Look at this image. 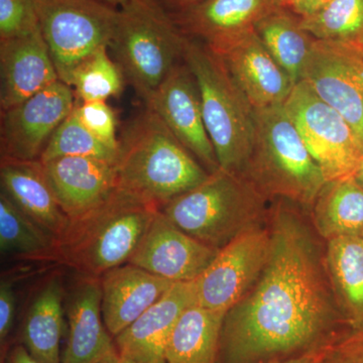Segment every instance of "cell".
Masks as SVG:
<instances>
[{"mask_svg": "<svg viewBox=\"0 0 363 363\" xmlns=\"http://www.w3.org/2000/svg\"><path fill=\"white\" fill-rule=\"evenodd\" d=\"M271 250L259 279L227 311L217 363H277L322 350L346 325L325 252L298 205L274 200ZM348 327V326H347Z\"/></svg>", "mask_w": 363, "mask_h": 363, "instance_id": "6da1fadb", "label": "cell"}, {"mask_svg": "<svg viewBox=\"0 0 363 363\" xmlns=\"http://www.w3.org/2000/svg\"><path fill=\"white\" fill-rule=\"evenodd\" d=\"M116 169L119 190L159 209L210 174L147 107L119 140Z\"/></svg>", "mask_w": 363, "mask_h": 363, "instance_id": "7a4b0ae2", "label": "cell"}, {"mask_svg": "<svg viewBox=\"0 0 363 363\" xmlns=\"http://www.w3.org/2000/svg\"><path fill=\"white\" fill-rule=\"evenodd\" d=\"M159 210L116 188L99 206L70 220L55 242L51 259L99 279L128 264Z\"/></svg>", "mask_w": 363, "mask_h": 363, "instance_id": "3957f363", "label": "cell"}, {"mask_svg": "<svg viewBox=\"0 0 363 363\" xmlns=\"http://www.w3.org/2000/svg\"><path fill=\"white\" fill-rule=\"evenodd\" d=\"M252 152L243 176L267 200L311 208L325 180L285 106L255 111Z\"/></svg>", "mask_w": 363, "mask_h": 363, "instance_id": "277c9868", "label": "cell"}, {"mask_svg": "<svg viewBox=\"0 0 363 363\" xmlns=\"http://www.w3.org/2000/svg\"><path fill=\"white\" fill-rule=\"evenodd\" d=\"M267 201L245 176L220 168L161 211L184 233L220 250L241 233L264 225Z\"/></svg>", "mask_w": 363, "mask_h": 363, "instance_id": "5b68a950", "label": "cell"}, {"mask_svg": "<svg viewBox=\"0 0 363 363\" xmlns=\"http://www.w3.org/2000/svg\"><path fill=\"white\" fill-rule=\"evenodd\" d=\"M197 81L203 116L221 169L243 176L255 136V109L223 62L206 45L186 40L183 56Z\"/></svg>", "mask_w": 363, "mask_h": 363, "instance_id": "8992f818", "label": "cell"}, {"mask_svg": "<svg viewBox=\"0 0 363 363\" xmlns=\"http://www.w3.org/2000/svg\"><path fill=\"white\" fill-rule=\"evenodd\" d=\"M118 16L111 47L121 68L145 101L183 56L187 38L157 0H128Z\"/></svg>", "mask_w": 363, "mask_h": 363, "instance_id": "52a82bcc", "label": "cell"}, {"mask_svg": "<svg viewBox=\"0 0 363 363\" xmlns=\"http://www.w3.org/2000/svg\"><path fill=\"white\" fill-rule=\"evenodd\" d=\"M60 80L68 84L81 62L111 47L118 11L100 0H33Z\"/></svg>", "mask_w": 363, "mask_h": 363, "instance_id": "ba28073f", "label": "cell"}, {"mask_svg": "<svg viewBox=\"0 0 363 363\" xmlns=\"http://www.w3.org/2000/svg\"><path fill=\"white\" fill-rule=\"evenodd\" d=\"M284 106L326 182L354 176L363 140L338 111L305 80L296 84Z\"/></svg>", "mask_w": 363, "mask_h": 363, "instance_id": "9c48e42d", "label": "cell"}, {"mask_svg": "<svg viewBox=\"0 0 363 363\" xmlns=\"http://www.w3.org/2000/svg\"><path fill=\"white\" fill-rule=\"evenodd\" d=\"M271 250L269 227L241 233L195 279L196 304L228 311L259 279Z\"/></svg>", "mask_w": 363, "mask_h": 363, "instance_id": "30bf717a", "label": "cell"}, {"mask_svg": "<svg viewBox=\"0 0 363 363\" xmlns=\"http://www.w3.org/2000/svg\"><path fill=\"white\" fill-rule=\"evenodd\" d=\"M75 106L73 90L59 80L1 111V157L40 161L50 138Z\"/></svg>", "mask_w": 363, "mask_h": 363, "instance_id": "8fae6325", "label": "cell"}, {"mask_svg": "<svg viewBox=\"0 0 363 363\" xmlns=\"http://www.w3.org/2000/svg\"><path fill=\"white\" fill-rule=\"evenodd\" d=\"M145 104L209 173L220 169L205 125L199 87L186 64H177Z\"/></svg>", "mask_w": 363, "mask_h": 363, "instance_id": "7c38bea8", "label": "cell"}, {"mask_svg": "<svg viewBox=\"0 0 363 363\" xmlns=\"http://www.w3.org/2000/svg\"><path fill=\"white\" fill-rule=\"evenodd\" d=\"M208 49L221 59L255 111L285 104L296 86L255 28Z\"/></svg>", "mask_w": 363, "mask_h": 363, "instance_id": "4fadbf2b", "label": "cell"}, {"mask_svg": "<svg viewBox=\"0 0 363 363\" xmlns=\"http://www.w3.org/2000/svg\"><path fill=\"white\" fill-rule=\"evenodd\" d=\"M305 80L363 140V57L344 45L315 40Z\"/></svg>", "mask_w": 363, "mask_h": 363, "instance_id": "5bb4252c", "label": "cell"}, {"mask_svg": "<svg viewBox=\"0 0 363 363\" xmlns=\"http://www.w3.org/2000/svg\"><path fill=\"white\" fill-rule=\"evenodd\" d=\"M218 252L184 233L160 209L128 264L174 283L190 281L207 269Z\"/></svg>", "mask_w": 363, "mask_h": 363, "instance_id": "9a60e30c", "label": "cell"}, {"mask_svg": "<svg viewBox=\"0 0 363 363\" xmlns=\"http://www.w3.org/2000/svg\"><path fill=\"white\" fill-rule=\"evenodd\" d=\"M196 304L194 281H178L128 328L114 337L119 357L140 363H166L167 344L177 322Z\"/></svg>", "mask_w": 363, "mask_h": 363, "instance_id": "2e32d148", "label": "cell"}, {"mask_svg": "<svg viewBox=\"0 0 363 363\" xmlns=\"http://www.w3.org/2000/svg\"><path fill=\"white\" fill-rule=\"evenodd\" d=\"M40 162L70 220L99 206L116 190L114 162L86 157H59Z\"/></svg>", "mask_w": 363, "mask_h": 363, "instance_id": "e0dca14e", "label": "cell"}, {"mask_svg": "<svg viewBox=\"0 0 363 363\" xmlns=\"http://www.w3.org/2000/svg\"><path fill=\"white\" fill-rule=\"evenodd\" d=\"M40 26L13 39L0 40V106L7 111L59 81Z\"/></svg>", "mask_w": 363, "mask_h": 363, "instance_id": "ac0fdd59", "label": "cell"}, {"mask_svg": "<svg viewBox=\"0 0 363 363\" xmlns=\"http://www.w3.org/2000/svg\"><path fill=\"white\" fill-rule=\"evenodd\" d=\"M66 298L69 335L61 363H106L116 357L102 317L100 279L81 276Z\"/></svg>", "mask_w": 363, "mask_h": 363, "instance_id": "d6986e66", "label": "cell"}, {"mask_svg": "<svg viewBox=\"0 0 363 363\" xmlns=\"http://www.w3.org/2000/svg\"><path fill=\"white\" fill-rule=\"evenodd\" d=\"M99 279L102 317L113 337L133 324L175 284L131 264L114 267Z\"/></svg>", "mask_w": 363, "mask_h": 363, "instance_id": "ffe728a7", "label": "cell"}, {"mask_svg": "<svg viewBox=\"0 0 363 363\" xmlns=\"http://www.w3.org/2000/svg\"><path fill=\"white\" fill-rule=\"evenodd\" d=\"M1 192L45 233L58 240L70 219L60 206L40 161L1 157Z\"/></svg>", "mask_w": 363, "mask_h": 363, "instance_id": "44dd1931", "label": "cell"}, {"mask_svg": "<svg viewBox=\"0 0 363 363\" xmlns=\"http://www.w3.org/2000/svg\"><path fill=\"white\" fill-rule=\"evenodd\" d=\"M277 0H202L181 11L176 23L182 32L213 48L255 28L267 13L278 9Z\"/></svg>", "mask_w": 363, "mask_h": 363, "instance_id": "7402d4cb", "label": "cell"}, {"mask_svg": "<svg viewBox=\"0 0 363 363\" xmlns=\"http://www.w3.org/2000/svg\"><path fill=\"white\" fill-rule=\"evenodd\" d=\"M325 264L344 321L350 329H363L362 236L327 240Z\"/></svg>", "mask_w": 363, "mask_h": 363, "instance_id": "603a6c76", "label": "cell"}, {"mask_svg": "<svg viewBox=\"0 0 363 363\" xmlns=\"http://www.w3.org/2000/svg\"><path fill=\"white\" fill-rule=\"evenodd\" d=\"M65 298L61 277H52L33 298L26 313L23 345L40 362L61 363L60 343L63 334Z\"/></svg>", "mask_w": 363, "mask_h": 363, "instance_id": "cb8c5ba5", "label": "cell"}, {"mask_svg": "<svg viewBox=\"0 0 363 363\" xmlns=\"http://www.w3.org/2000/svg\"><path fill=\"white\" fill-rule=\"evenodd\" d=\"M226 313L197 304L187 308L169 336L166 363H217Z\"/></svg>", "mask_w": 363, "mask_h": 363, "instance_id": "d4e9b609", "label": "cell"}, {"mask_svg": "<svg viewBox=\"0 0 363 363\" xmlns=\"http://www.w3.org/2000/svg\"><path fill=\"white\" fill-rule=\"evenodd\" d=\"M311 209L313 225L323 240L362 235L363 186L354 177L326 182Z\"/></svg>", "mask_w": 363, "mask_h": 363, "instance_id": "484cf974", "label": "cell"}, {"mask_svg": "<svg viewBox=\"0 0 363 363\" xmlns=\"http://www.w3.org/2000/svg\"><path fill=\"white\" fill-rule=\"evenodd\" d=\"M277 63L295 84L302 81L315 40L301 26L300 18L285 7L274 9L255 26Z\"/></svg>", "mask_w": 363, "mask_h": 363, "instance_id": "4316f807", "label": "cell"}, {"mask_svg": "<svg viewBox=\"0 0 363 363\" xmlns=\"http://www.w3.org/2000/svg\"><path fill=\"white\" fill-rule=\"evenodd\" d=\"M300 23L314 39L362 51L363 0H332Z\"/></svg>", "mask_w": 363, "mask_h": 363, "instance_id": "83f0119b", "label": "cell"}, {"mask_svg": "<svg viewBox=\"0 0 363 363\" xmlns=\"http://www.w3.org/2000/svg\"><path fill=\"white\" fill-rule=\"evenodd\" d=\"M55 238L45 233L6 194H0V250L2 255L51 259Z\"/></svg>", "mask_w": 363, "mask_h": 363, "instance_id": "f1b7e54d", "label": "cell"}, {"mask_svg": "<svg viewBox=\"0 0 363 363\" xmlns=\"http://www.w3.org/2000/svg\"><path fill=\"white\" fill-rule=\"evenodd\" d=\"M102 47L81 62L68 81L82 102L106 101L123 90V74Z\"/></svg>", "mask_w": 363, "mask_h": 363, "instance_id": "f546056e", "label": "cell"}, {"mask_svg": "<svg viewBox=\"0 0 363 363\" xmlns=\"http://www.w3.org/2000/svg\"><path fill=\"white\" fill-rule=\"evenodd\" d=\"M59 157H94L116 164L118 150L107 147L88 130L74 108L50 138L40 161Z\"/></svg>", "mask_w": 363, "mask_h": 363, "instance_id": "4dcf8cb0", "label": "cell"}, {"mask_svg": "<svg viewBox=\"0 0 363 363\" xmlns=\"http://www.w3.org/2000/svg\"><path fill=\"white\" fill-rule=\"evenodd\" d=\"M39 28L33 0H0V40L28 35Z\"/></svg>", "mask_w": 363, "mask_h": 363, "instance_id": "1f68e13d", "label": "cell"}, {"mask_svg": "<svg viewBox=\"0 0 363 363\" xmlns=\"http://www.w3.org/2000/svg\"><path fill=\"white\" fill-rule=\"evenodd\" d=\"M75 111L81 123L98 140L107 147L119 150L116 116L106 101L83 102L80 105L76 104Z\"/></svg>", "mask_w": 363, "mask_h": 363, "instance_id": "d6a6232c", "label": "cell"}, {"mask_svg": "<svg viewBox=\"0 0 363 363\" xmlns=\"http://www.w3.org/2000/svg\"><path fill=\"white\" fill-rule=\"evenodd\" d=\"M324 363H363V329L339 334L324 348Z\"/></svg>", "mask_w": 363, "mask_h": 363, "instance_id": "836d02e7", "label": "cell"}, {"mask_svg": "<svg viewBox=\"0 0 363 363\" xmlns=\"http://www.w3.org/2000/svg\"><path fill=\"white\" fill-rule=\"evenodd\" d=\"M16 312V296L11 281H1L0 285V341L6 342L11 333Z\"/></svg>", "mask_w": 363, "mask_h": 363, "instance_id": "e575fe53", "label": "cell"}, {"mask_svg": "<svg viewBox=\"0 0 363 363\" xmlns=\"http://www.w3.org/2000/svg\"><path fill=\"white\" fill-rule=\"evenodd\" d=\"M332 0H286L285 9L300 18H307L326 6Z\"/></svg>", "mask_w": 363, "mask_h": 363, "instance_id": "d590c367", "label": "cell"}, {"mask_svg": "<svg viewBox=\"0 0 363 363\" xmlns=\"http://www.w3.org/2000/svg\"><path fill=\"white\" fill-rule=\"evenodd\" d=\"M4 363H43L28 352L25 345L14 346L9 350Z\"/></svg>", "mask_w": 363, "mask_h": 363, "instance_id": "8d00e7d4", "label": "cell"}, {"mask_svg": "<svg viewBox=\"0 0 363 363\" xmlns=\"http://www.w3.org/2000/svg\"><path fill=\"white\" fill-rule=\"evenodd\" d=\"M326 347V346H325ZM324 347V348H325ZM324 348L301 357L291 358L277 363H324Z\"/></svg>", "mask_w": 363, "mask_h": 363, "instance_id": "74e56055", "label": "cell"}, {"mask_svg": "<svg viewBox=\"0 0 363 363\" xmlns=\"http://www.w3.org/2000/svg\"><path fill=\"white\" fill-rule=\"evenodd\" d=\"M168 1L172 6L179 7L181 11H184V9H187L189 7L199 4L202 0H168Z\"/></svg>", "mask_w": 363, "mask_h": 363, "instance_id": "f35d334b", "label": "cell"}, {"mask_svg": "<svg viewBox=\"0 0 363 363\" xmlns=\"http://www.w3.org/2000/svg\"><path fill=\"white\" fill-rule=\"evenodd\" d=\"M353 177L357 179V181L360 184V185L363 186V155L362 159H360L359 164H358L354 176Z\"/></svg>", "mask_w": 363, "mask_h": 363, "instance_id": "ab89813d", "label": "cell"}, {"mask_svg": "<svg viewBox=\"0 0 363 363\" xmlns=\"http://www.w3.org/2000/svg\"><path fill=\"white\" fill-rule=\"evenodd\" d=\"M100 1L104 2V4H109V6L117 7L121 6V4H125L128 0H100Z\"/></svg>", "mask_w": 363, "mask_h": 363, "instance_id": "60d3db41", "label": "cell"}, {"mask_svg": "<svg viewBox=\"0 0 363 363\" xmlns=\"http://www.w3.org/2000/svg\"><path fill=\"white\" fill-rule=\"evenodd\" d=\"M106 363H140V362H133V360L125 359V358L119 357V354H118V355H117L116 357H114L113 359L109 360V362H107Z\"/></svg>", "mask_w": 363, "mask_h": 363, "instance_id": "b9f144b4", "label": "cell"}, {"mask_svg": "<svg viewBox=\"0 0 363 363\" xmlns=\"http://www.w3.org/2000/svg\"><path fill=\"white\" fill-rule=\"evenodd\" d=\"M277 2H278L279 7H284L285 6L286 0H277Z\"/></svg>", "mask_w": 363, "mask_h": 363, "instance_id": "7bdbcfd3", "label": "cell"}, {"mask_svg": "<svg viewBox=\"0 0 363 363\" xmlns=\"http://www.w3.org/2000/svg\"><path fill=\"white\" fill-rule=\"evenodd\" d=\"M360 55H362V56L363 57V49H362V51L360 52Z\"/></svg>", "mask_w": 363, "mask_h": 363, "instance_id": "ee69618b", "label": "cell"}, {"mask_svg": "<svg viewBox=\"0 0 363 363\" xmlns=\"http://www.w3.org/2000/svg\"><path fill=\"white\" fill-rule=\"evenodd\" d=\"M362 238H363V233H362Z\"/></svg>", "mask_w": 363, "mask_h": 363, "instance_id": "f6af8a7d", "label": "cell"}]
</instances>
